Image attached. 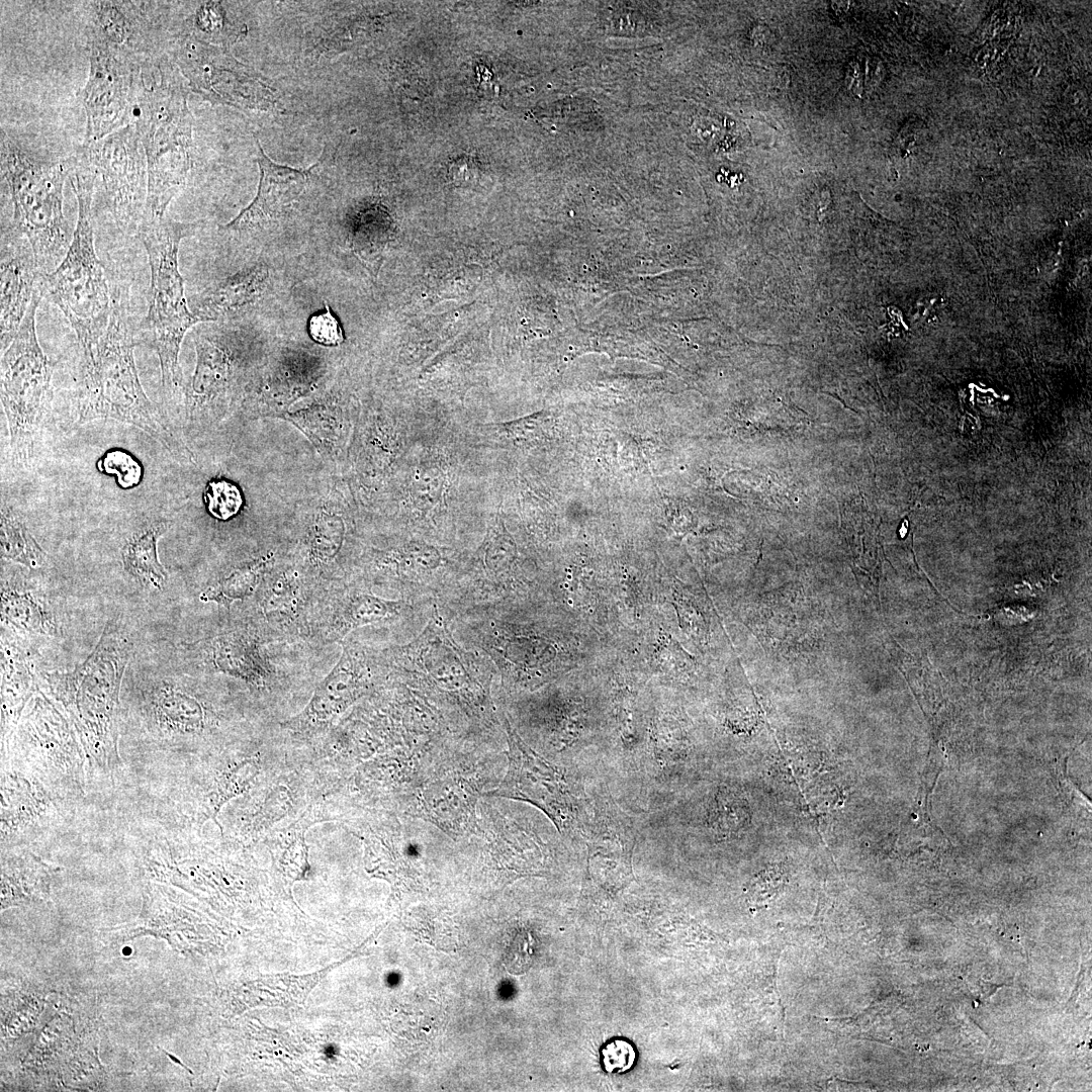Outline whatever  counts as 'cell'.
Wrapping results in <instances>:
<instances>
[{
    "label": "cell",
    "mask_w": 1092,
    "mask_h": 1092,
    "mask_svg": "<svg viewBox=\"0 0 1092 1092\" xmlns=\"http://www.w3.org/2000/svg\"><path fill=\"white\" fill-rule=\"evenodd\" d=\"M95 176L76 165L70 180L78 202V219L70 247L59 266L40 275L42 297L59 307L74 330L79 348L102 337L111 313V288L94 246L92 202Z\"/></svg>",
    "instance_id": "4"
},
{
    "label": "cell",
    "mask_w": 1092,
    "mask_h": 1092,
    "mask_svg": "<svg viewBox=\"0 0 1092 1092\" xmlns=\"http://www.w3.org/2000/svg\"><path fill=\"white\" fill-rule=\"evenodd\" d=\"M42 298L36 290L21 326L1 352V403L6 417L11 459L25 466L34 454L36 438L51 394L52 365L36 336L35 313Z\"/></svg>",
    "instance_id": "6"
},
{
    "label": "cell",
    "mask_w": 1092,
    "mask_h": 1092,
    "mask_svg": "<svg viewBox=\"0 0 1092 1092\" xmlns=\"http://www.w3.org/2000/svg\"><path fill=\"white\" fill-rule=\"evenodd\" d=\"M585 838L589 876L600 888L616 893L631 883L636 830L630 817L611 799L599 803Z\"/></svg>",
    "instance_id": "15"
},
{
    "label": "cell",
    "mask_w": 1092,
    "mask_h": 1092,
    "mask_svg": "<svg viewBox=\"0 0 1092 1092\" xmlns=\"http://www.w3.org/2000/svg\"><path fill=\"white\" fill-rule=\"evenodd\" d=\"M635 1060L636 1051L626 1039H611L601 1049L602 1066L608 1073H624L633 1067Z\"/></svg>",
    "instance_id": "29"
},
{
    "label": "cell",
    "mask_w": 1092,
    "mask_h": 1092,
    "mask_svg": "<svg viewBox=\"0 0 1092 1092\" xmlns=\"http://www.w3.org/2000/svg\"><path fill=\"white\" fill-rule=\"evenodd\" d=\"M1 589V615L5 625L31 634L48 635L56 631L53 615L43 601L7 582L2 583Z\"/></svg>",
    "instance_id": "23"
},
{
    "label": "cell",
    "mask_w": 1092,
    "mask_h": 1092,
    "mask_svg": "<svg viewBox=\"0 0 1092 1092\" xmlns=\"http://www.w3.org/2000/svg\"><path fill=\"white\" fill-rule=\"evenodd\" d=\"M168 521H159L132 535L121 550L126 572L143 584L161 589L168 579V572L159 560L157 544L169 530Z\"/></svg>",
    "instance_id": "21"
},
{
    "label": "cell",
    "mask_w": 1092,
    "mask_h": 1092,
    "mask_svg": "<svg viewBox=\"0 0 1092 1092\" xmlns=\"http://www.w3.org/2000/svg\"><path fill=\"white\" fill-rule=\"evenodd\" d=\"M205 499L208 512L219 520L235 516L243 503L238 487L223 479L213 480L208 484Z\"/></svg>",
    "instance_id": "28"
},
{
    "label": "cell",
    "mask_w": 1092,
    "mask_h": 1092,
    "mask_svg": "<svg viewBox=\"0 0 1092 1092\" xmlns=\"http://www.w3.org/2000/svg\"><path fill=\"white\" fill-rule=\"evenodd\" d=\"M509 744L508 770L489 796L530 803L544 812L562 835L582 833L589 821L579 791L565 776L530 748L506 721Z\"/></svg>",
    "instance_id": "10"
},
{
    "label": "cell",
    "mask_w": 1092,
    "mask_h": 1092,
    "mask_svg": "<svg viewBox=\"0 0 1092 1092\" xmlns=\"http://www.w3.org/2000/svg\"><path fill=\"white\" fill-rule=\"evenodd\" d=\"M441 561V556L438 550L430 545L418 542H411L401 548H398L394 553L389 555H382L377 560V565L381 570L396 571H426L435 569Z\"/></svg>",
    "instance_id": "26"
},
{
    "label": "cell",
    "mask_w": 1092,
    "mask_h": 1092,
    "mask_svg": "<svg viewBox=\"0 0 1092 1092\" xmlns=\"http://www.w3.org/2000/svg\"><path fill=\"white\" fill-rule=\"evenodd\" d=\"M287 643L266 639L247 621L233 616L217 633L180 647L179 660L191 670L242 682L252 692H268L291 673L275 649Z\"/></svg>",
    "instance_id": "8"
},
{
    "label": "cell",
    "mask_w": 1092,
    "mask_h": 1092,
    "mask_svg": "<svg viewBox=\"0 0 1092 1092\" xmlns=\"http://www.w3.org/2000/svg\"><path fill=\"white\" fill-rule=\"evenodd\" d=\"M274 553L260 556L252 561L228 570L199 595L205 603H215L231 611L251 599L266 572L276 563Z\"/></svg>",
    "instance_id": "22"
},
{
    "label": "cell",
    "mask_w": 1092,
    "mask_h": 1092,
    "mask_svg": "<svg viewBox=\"0 0 1092 1092\" xmlns=\"http://www.w3.org/2000/svg\"><path fill=\"white\" fill-rule=\"evenodd\" d=\"M155 65L159 79L150 85L144 79L134 120L147 161L144 218L165 216L186 182L193 147L186 80L166 54Z\"/></svg>",
    "instance_id": "3"
},
{
    "label": "cell",
    "mask_w": 1092,
    "mask_h": 1092,
    "mask_svg": "<svg viewBox=\"0 0 1092 1092\" xmlns=\"http://www.w3.org/2000/svg\"><path fill=\"white\" fill-rule=\"evenodd\" d=\"M311 338L326 346H337L343 342V333L337 318L326 304V311L312 315L308 323Z\"/></svg>",
    "instance_id": "30"
},
{
    "label": "cell",
    "mask_w": 1092,
    "mask_h": 1092,
    "mask_svg": "<svg viewBox=\"0 0 1092 1092\" xmlns=\"http://www.w3.org/2000/svg\"><path fill=\"white\" fill-rule=\"evenodd\" d=\"M201 225L202 220L182 222L167 216L145 217L136 230L151 270L149 309L139 325L136 341L157 353L166 390L181 385L180 345L186 332L199 323L185 298L178 251L181 240L192 236Z\"/></svg>",
    "instance_id": "5"
},
{
    "label": "cell",
    "mask_w": 1092,
    "mask_h": 1092,
    "mask_svg": "<svg viewBox=\"0 0 1092 1092\" xmlns=\"http://www.w3.org/2000/svg\"><path fill=\"white\" fill-rule=\"evenodd\" d=\"M830 201H831V195H830L829 190H824L821 193V198H820V202H819V209H818V218L819 219H822L823 216L825 215L826 209H827Z\"/></svg>",
    "instance_id": "31"
},
{
    "label": "cell",
    "mask_w": 1092,
    "mask_h": 1092,
    "mask_svg": "<svg viewBox=\"0 0 1092 1092\" xmlns=\"http://www.w3.org/2000/svg\"><path fill=\"white\" fill-rule=\"evenodd\" d=\"M1 557L29 568L44 565L47 554L23 521L8 506L1 507Z\"/></svg>",
    "instance_id": "24"
},
{
    "label": "cell",
    "mask_w": 1092,
    "mask_h": 1092,
    "mask_svg": "<svg viewBox=\"0 0 1092 1092\" xmlns=\"http://www.w3.org/2000/svg\"><path fill=\"white\" fill-rule=\"evenodd\" d=\"M290 558L266 572L254 596L235 607V617L277 643L309 645L312 612L321 592Z\"/></svg>",
    "instance_id": "12"
},
{
    "label": "cell",
    "mask_w": 1092,
    "mask_h": 1092,
    "mask_svg": "<svg viewBox=\"0 0 1092 1092\" xmlns=\"http://www.w3.org/2000/svg\"><path fill=\"white\" fill-rule=\"evenodd\" d=\"M128 303L116 285L111 288L108 326L95 344L80 349L75 397L78 424L114 420L144 431L174 455L187 456L159 407L148 397L134 360L138 345Z\"/></svg>",
    "instance_id": "1"
},
{
    "label": "cell",
    "mask_w": 1092,
    "mask_h": 1092,
    "mask_svg": "<svg viewBox=\"0 0 1092 1092\" xmlns=\"http://www.w3.org/2000/svg\"><path fill=\"white\" fill-rule=\"evenodd\" d=\"M97 468L104 474L116 475L117 485L123 489L138 486L143 479L141 463L127 451L113 449L98 460Z\"/></svg>",
    "instance_id": "27"
},
{
    "label": "cell",
    "mask_w": 1092,
    "mask_h": 1092,
    "mask_svg": "<svg viewBox=\"0 0 1092 1092\" xmlns=\"http://www.w3.org/2000/svg\"><path fill=\"white\" fill-rule=\"evenodd\" d=\"M0 344L3 352L17 334L40 274L27 239L11 224L1 225Z\"/></svg>",
    "instance_id": "17"
},
{
    "label": "cell",
    "mask_w": 1092,
    "mask_h": 1092,
    "mask_svg": "<svg viewBox=\"0 0 1092 1092\" xmlns=\"http://www.w3.org/2000/svg\"><path fill=\"white\" fill-rule=\"evenodd\" d=\"M86 34L148 62L160 57L159 2L90 1Z\"/></svg>",
    "instance_id": "16"
},
{
    "label": "cell",
    "mask_w": 1092,
    "mask_h": 1092,
    "mask_svg": "<svg viewBox=\"0 0 1092 1092\" xmlns=\"http://www.w3.org/2000/svg\"><path fill=\"white\" fill-rule=\"evenodd\" d=\"M75 166L76 156L36 150L1 127V186L12 204L10 224L29 242L40 275L59 266L73 238L63 192Z\"/></svg>",
    "instance_id": "2"
},
{
    "label": "cell",
    "mask_w": 1092,
    "mask_h": 1092,
    "mask_svg": "<svg viewBox=\"0 0 1092 1092\" xmlns=\"http://www.w3.org/2000/svg\"><path fill=\"white\" fill-rule=\"evenodd\" d=\"M370 673L364 652L354 643L343 641L338 661L316 686L297 724L312 727L329 723L362 694Z\"/></svg>",
    "instance_id": "19"
},
{
    "label": "cell",
    "mask_w": 1092,
    "mask_h": 1092,
    "mask_svg": "<svg viewBox=\"0 0 1092 1092\" xmlns=\"http://www.w3.org/2000/svg\"><path fill=\"white\" fill-rule=\"evenodd\" d=\"M173 62L193 92L212 104L255 107L247 96V67L229 49L184 35L172 49Z\"/></svg>",
    "instance_id": "13"
},
{
    "label": "cell",
    "mask_w": 1092,
    "mask_h": 1092,
    "mask_svg": "<svg viewBox=\"0 0 1092 1092\" xmlns=\"http://www.w3.org/2000/svg\"><path fill=\"white\" fill-rule=\"evenodd\" d=\"M256 142V162L260 169L257 195L249 206L221 228L224 231H244L286 215L299 201L317 166L316 163L309 169H295L279 165L265 154L258 140Z\"/></svg>",
    "instance_id": "18"
},
{
    "label": "cell",
    "mask_w": 1092,
    "mask_h": 1092,
    "mask_svg": "<svg viewBox=\"0 0 1092 1092\" xmlns=\"http://www.w3.org/2000/svg\"><path fill=\"white\" fill-rule=\"evenodd\" d=\"M130 650L126 636L108 624L83 663L69 671L42 672V677L84 729L106 734Z\"/></svg>",
    "instance_id": "7"
},
{
    "label": "cell",
    "mask_w": 1092,
    "mask_h": 1092,
    "mask_svg": "<svg viewBox=\"0 0 1092 1092\" xmlns=\"http://www.w3.org/2000/svg\"><path fill=\"white\" fill-rule=\"evenodd\" d=\"M403 604L373 595L349 580L325 587L312 612L309 645L325 647L343 642L355 629L396 619Z\"/></svg>",
    "instance_id": "14"
},
{
    "label": "cell",
    "mask_w": 1092,
    "mask_h": 1092,
    "mask_svg": "<svg viewBox=\"0 0 1092 1092\" xmlns=\"http://www.w3.org/2000/svg\"><path fill=\"white\" fill-rule=\"evenodd\" d=\"M223 4L209 1L198 6L192 17L191 31L187 35L229 49L240 33L239 29L234 28Z\"/></svg>",
    "instance_id": "25"
},
{
    "label": "cell",
    "mask_w": 1092,
    "mask_h": 1092,
    "mask_svg": "<svg viewBox=\"0 0 1092 1092\" xmlns=\"http://www.w3.org/2000/svg\"><path fill=\"white\" fill-rule=\"evenodd\" d=\"M76 158L95 175L94 194L101 196L114 219L138 230L145 216L148 172L135 123L82 145Z\"/></svg>",
    "instance_id": "11"
},
{
    "label": "cell",
    "mask_w": 1092,
    "mask_h": 1092,
    "mask_svg": "<svg viewBox=\"0 0 1092 1092\" xmlns=\"http://www.w3.org/2000/svg\"><path fill=\"white\" fill-rule=\"evenodd\" d=\"M196 367L186 389L190 416L220 407L233 379V357L225 342L216 334H197Z\"/></svg>",
    "instance_id": "20"
},
{
    "label": "cell",
    "mask_w": 1092,
    "mask_h": 1092,
    "mask_svg": "<svg viewBox=\"0 0 1092 1092\" xmlns=\"http://www.w3.org/2000/svg\"><path fill=\"white\" fill-rule=\"evenodd\" d=\"M89 74L78 97L85 110L83 145L96 143L134 122L146 61L87 36Z\"/></svg>",
    "instance_id": "9"
}]
</instances>
